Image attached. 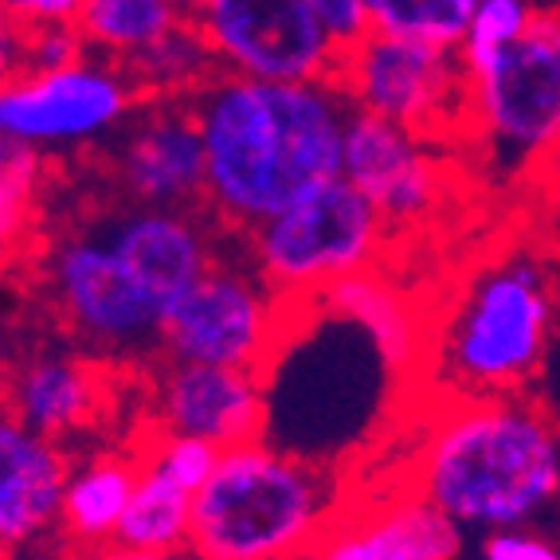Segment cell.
Instances as JSON below:
<instances>
[{"label":"cell","mask_w":560,"mask_h":560,"mask_svg":"<svg viewBox=\"0 0 560 560\" xmlns=\"http://www.w3.org/2000/svg\"><path fill=\"white\" fill-rule=\"evenodd\" d=\"M188 106L205 141V212L235 240L341 177L353 106L337 83L212 75Z\"/></svg>","instance_id":"1"},{"label":"cell","mask_w":560,"mask_h":560,"mask_svg":"<svg viewBox=\"0 0 560 560\" xmlns=\"http://www.w3.org/2000/svg\"><path fill=\"white\" fill-rule=\"evenodd\" d=\"M408 486L463 533L529 529L560 502V428L525 393L435 404Z\"/></svg>","instance_id":"2"},{"label":"cell","mask_w":560,"mask_h":560,"mask_svg":"<svg viewBox=\"0 0 560 560\" xmlns=\"http://www.w3.org/2000/svg\"><path fill=\"white\" fill-rule=\"evenodd\" d=\"M557 334V282L529 247H510L478 267L431 310L423 384L435 404L522 396Z\"/></svg>","instance_id":"3"},{"label":"cell","mask_w":560,"mask_h":560,"mask_svg":"<svg viewBox=\"0 0 560 560\" xmlns=\"http://www.w3.org/2000/svg\"><path fill=\"white\" fill-rule=\"evenodd\" d=\"M349 490L346 478L271 440L224 447L192 498V560H310Z\"/></svg>","instance_id":"4"},{"label":"cell","mask_w":560,"mask_h":560,"mask_svg":"<svg viewBox=\"0 0 560 560\" xmlns=\"http://www.w3.org/2000/svg\"><path fill=\"white\" fill-rule=\"evenodd\" d=\"M235 243L259 279L290 310H299L322 299L337 282L381 271L396 232L346 177H337L314 197L262 220Z\"/></svg>","instance_id":"5"},{"label":"cell","mask_w":560,"mask_h":560,"mask_svg":"<svg viewBox=\"0 0 560 560\" xmlns=\"http://www.w3.org/2000/svg\"><path fill=\"white\" fill-rule=\"evenodd\" d=\"M467 67L463 138L494 173H522L560 150V12L537 9L510 47Z\"/></svg>","instance_id":"6"},{"label":"cell","mask_w":560,"mask_h":560,"mask_svg":"<svg viewBox=\"0 0 560 560\" xmlns=\"http://www.w3.org/2000/svg\"><path fill=\"white\" fill-rule=\"evenodd\" d=\"M39 279L83 353L118 369L161 361L165 314L126 271L103 224H75L51 235L39 255Z\"/></svg>","instance_id":"7"},{"label":"cell","mask_w":560,"mask_h":560,"mask_svg":"<svg viewBox=\"0 0 560 560\" xmlns=\"http://www.w3.org/2000/svg\"><path fill=\"white\" fill-rule=\"evenodd\" d=\"M337 86L361 114L431 141H458L467 118V67L455 47L369 32L341 51Z\"/></svg>","instance_id":"8"},{"label":"cell","mask_w":560,"mask_h":560,"mask_svg":"<svg viewBox=\"0 0 560 560\" xmlns=\"http://www.w3.org/2000/svg\"><path fill=\"white\" fill-rule=\"evenodd\" d=\"M126 67L83 56L56 71H20L0 83V138L59 158L110 145L141 110Z\"/></svg>","instance_id":"9"},{"label":"cell","mask_w":560,"mask_h":560,"mask_svg":"<svg viewBox=\"0 0 560 560\" xmlns=\"http://www.w3.org/2000/svg\"><path fill=\"white\" fill-rule=\"evenodd\" d=\"M290 306L243 259L240 243L161 322V361L262 373L282 341Z\"/></svg>","instance_id":"10"},{"label":"cell","mask_w":560,"mask_h":560,"mask_svg":"<svg viewBox=\"0 0 560 560\" xmlns=\"http://www.w3.org/2000/svg\"><path fill=\"white\" fill-rule=\"evenodd\" d=\"M192 28L220 75L262 83H334L346 51L310 0H205Z\"/></svg>","instance_id":"11"},{"label":"cell","mask_w":560,"mask_h":560,"mask_svg":"<svg viewBox=\"0 0 560 560\" xmlns=\"http://www.w3.org/2000/svg\"><path fill=\"white\" fill-rule=\"evenodd\" d=\"M341 177L388 220L396 235L428 224L447 200V158L443 141L353 110L341 150Z\"/></svg>","instance_id":"12"},{"label":"cell","mask_w":560,"mask_h":560,"mask_svg":"<svg viewBox=\"0 0 560 560\" xmlns=\"http://www.w3.org/2000/svg\"><path fill=\"white\" fill-rule=\"evenodd\" d=\"M205 440L215 451L262 440L267 431V393L262 376L220 364L153 361L145 369V423Z\"/></svg>","instance_id":"13"},{"label":"cell","mask_w":560,"mask_h":560,"mask_svg":"<svg viewBox=\"0 0 560 560\" xmlns=\"http://www.w3.org/2000/svg\"><path fill=\"white\" fill-rule=\"evenodd\" d=\"M98 224L110 235L126 271L158 302L161 314L177 306L235 243V235H228L205 208L121 205Z\"/></svg>","instance_id":"14"},{"label":"cell","mask_w":560,"mask_h":560,"mask_svg":"<svg viewBox=\"0 0 560 560\" xmlns=\"http://www.w3.org/2000/svg\"><path fill=\"white\" fill-rule=\"evenodd\" d=\"M106 168L121 205L205 208V141L188 103H141L106 145Z\"/></svg>","instance_id":"15"},{"label":"cell","mask_w":560,"mask_h":560,"mask_svg":"<svg viewBox=\"0 0 560 560\" xmlns=\"http://www.w3.org/2000/svg\"><path fill=\"white\" fill-rule=\"evenodd\" d=\"M118 376L126 369L83 349H39L4 376V408L59 447L83 440L114 411Z\"/></svg>","instance_id":"16"},{"label":"cell","mask_w":560,"mask_h":560,"mask_svg":"<svg viewBox=\"0 0 560 560\" xmlns=\"http://www.w3.org/2000/svg\"><path fill=\"white\" fill-rule=\"evenodd\" d=\"M463 529L408 482L349 494L310 560H458Z\"/></svg>","instance_id":"17"},{"label":"cell","mask_w":560,"mask_h":560,"mask_svg":"<svg viewBox=\"0 0 560 560\" xmlns=\"http://www.w3.org/2000/svg\"><path fill=\"white\" fill-rule=\"evenodd\" d=\"M71 455L0 404V549L20 552L56 529Z\"/></svg>","instance_id":"18"},{"label":"cell","mask_w":560,"mask_h":560,"mask_svg":"<svg viewBox=\"0 0 560 560\" xmlns=\"http://www.w3.org/2000/svg\"><path fill=\"white\" fill-rule=\"evenodd\" d=\"M133 486H138L133 440L126 447L91 451V455L71 458L56 522V537L63 545V552H91L118 541Z\"/></svg>","instance_id":"19"},{"label":"cell","mask_w":560,"mask_h":560,"mask_svg":"<svg viewBox=\"0 0 560 560\" xmlns=\"http://www.w3.org/2000/svg\"><path fill=\"white\" fill-rule=\"evenodd\" d=\"M314 302L349 318L357 329H364L400 376H420L423 353H428L431 314L400 282L384 279L381 271H364L337 282L334 290H326Z\"/></svg>","instance_id":"20"},{"label":"cell","mask_w":560,"mask_h":560,"mask_svg":"<svg viewBox=\"0 0 560 560\" xmlns=\"http://www.w3.org/2000/svg\"><path fill=\"white\" fill-rule=\"evenodd\" d=\"M188 20L192 16L180 12L173 0H86L75 28L91 56L130 67L165 36L185 28Z\"/></svg>","instance_id":"21"},{"label":"cell","mask_w":560,"mask_h":560,"mask_svg":"<svg viewBox=\"0 0 560 560\" xmlns=\"http://www.w3.org/2000/svg\"><path fill=\"white\" fill-rule=\"evenodd\" d=\"M192 490L177 478L161 475L158 467H145L138 458V486H133L130 510L121 517L118 541L126 549L141 552H185L188 525H192Z\"/></svg>","instance_id":"22"},{"label":"cell","mask_w":560,"mask_h":560,"mask_svg":"<svg viewBox=\"0 0 560 560\" xmlns=\"http://www.w3.org/2000/svg\"><path fill=\"white\" fill-rule=\"evenodd\" d=\"M126 75L133 79V86L141 91L145 103H188L200 86L208 83L215 71V59L208 51V44L200 39V32L188 20L185 28H177L173 36H165L158 47H150L145 56H138Z\"/></svg>","instance_id":"23"},{"label":"cell","mask_w":560,"mask_h":560,"mask_svg":"<svg viewBox=\"0 0 560 560\" xmlns=\"http://www.w3.org/2000/svg\"><path fill=\"white\" fill-rule=\"evenodd\" d=\"M51 158L24 141L0 138V267L28 252Z\"/></svg>","instance_id":"24"},{"label":"cell","mask_w":560,"mask_h":560,"mask_svg":"<svg viewBox=\"0 0 560 560\" xmlns=\"http://www.w3.org/2000/svg\"><path fill=\"white\" fill-rule=\"evenodd\" d=\"M475 9L478 0H369V28L458 51Z\"/></svg>","instance_id":"25"},{"label":"cell","mask_w":560,"mask_h":560,"mask_svg":"<svg viewBox=\"0 0 560 560\" xmlns=\"http://www.w3.org/2000/svg\"><path fill=\"white\" fill-rule=\"evenodd\" d=\"M533 16H537V4H533V0H478L475 16H470V24H467V36L458 44L463 63H478V59L510 47L529 28Z\"/></svg>","instance_id":"26"},{"label":"cell","mask_w":560,"mask_h":560,"mask_svg":"<svg viewBox=\"0 0 560 560\" xmlns=\"http://www.w3.org/2000/svg\"><path fill=\"white\" fill-rule=\"evenodd\" d=\"M83 56H91V51H86L75 24L24 32V71H56V67L79 63Z\"/></svg>","instance_id":"27"},{"label":"cell","mask_w":560,"mask_h":560,"mask_svg":"<svg viewBox=\"0 0 560 560\" xmlns=\"http://www.w3.org/2000/svg\"><path fill=\"white\" fill-rule=\"evenodd\" d=\"M478 552H482V560H560V545L549 541L537 525L486 533Z\"/></svg>","instance_id":"28"},{"label":"cell","mask_w":560,"mask_h":560,"mask_svg":"<svg viewBox=\"0 0 560 560\" xmlns=\"http://www.w3.org/2000/svg\"><path fill=\"white\" fill-rule=\"evenodd\" d=\"M83 4L86 0H0V12H4L20 32H39V28L75 24Z\"/></svg>","instance_id":"29"},{"label":"cell","mask_w":560,"mask_h":560,"mask_svg":"<svg viewBox=\"0 0 560 560\" xmlns=\"http://www.w3.org/2000/svg\"><path fill=\"white\" fill-rule=\"evenodd\" d=\"M310 9L318 12L326 32L341 47H353L361 36H369V0H310Z\"/></svg>","instance_id":"30"},{"label":"cell","mask_w":560,"mask_h":560,"mask_svg":"<svg viewBox=\"0 0 560 560\" xmlns=\"http://www.w3.org/2000/svg\"><path fill=\"white\" fill-rule=\"evenodd\" d=\"M24 71V32L0 12V83Z\"/></svg>","instance_id":"31"},{"label":"cell","mask_w":560,"mask_h":560,"mask_svg":"<svg viewBox=\"0 0 560 560\" xmlns=\"http://www.w3.org/2000/svg\"><path fill=\"white\" fill-rule=\"evenodd\" d=\"M63 560H192L188 552H141L126 549V545H106V549L91 552H63Z\"/></svg>","instance_id":"32"},{"label":"cell","mask_w":560,"mask_h":560,"mask_svg":"<svg viewBox=\"0 0 560 560\" xmlns=\"http://www.w3.org/2000/svg\"><path fill=\"white\" fill-rule=\"evenodd\" d=\"M0 373L9 376V334H4V326H0Z\"/></svg>","instance_id":"33"},{"label":"cell","mask_w":560,"mask_h":560,"mask_svg":"<svg viewBox=\"0 0 560 560\" xmlns=\"http://www.w3.org/2000/svg\"><path fill=\"white\" fill-rule=\"evenodd\" d=\"M173 4H177L180 12H188V16H192V12H197L200 4H205V0H173Z\"/></svg>","instance_id":"34"},{"label":"cell","mask_w":560,"mask_h":560,"mask_svg":"<svg viewBox=\"0 0 560 560\" xmlns=\"http://www.w3.org/2000/svg\"><path fill=\"white\" fill-rule=\"evenodd\" d=\"M537 9H549V12H560V0H533Z\"/></svg>","instance_id":"35"}]
</instances>
